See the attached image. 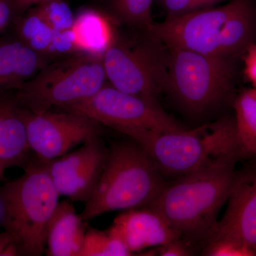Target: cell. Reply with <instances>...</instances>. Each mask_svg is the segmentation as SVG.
<instances>
[{"mask_svg":"<svg viewBox=\"0 0 256 256\" xmlns=\"http://www.w3.org/2000/svg\"><path fill=\"white\" fill-rule=\"evenodd\" d=\"M146 32L169 50L236 58L256 43V8L250 0H230L222 6L166 18Z\"/></svg>","mask_w":256,"mask_h":256,"instance_id":"6da1fadb","label":"cell"},{"mask_svg":"<svg viewBox=\"0 0 256 256\" xmlns=\"http://www.w3.org/2000/svg\"><path fill=\"white\" fill-rule=\"evenodd\" d=\"M117 131L139 143L166 180H176L213 165L236 164L252 158L240 142L235 119L230 116L178 132H158L137 128Z\"/></svg>","mask_w":256,"mask_h":256,"instance_id":"7a4b0ae2","label":"cell"},{"mask_svg":"<svg viewBox=\"0 0 256 256\" xmlns=\"http://www.w3.org/2000/svg\"><path fill=\"white\" fill-rule=\"evenodd\" d=\"M236 165H213L169 182L149 207L162 216L182 238L204 248L228 202Z\"/></svg>","mask_w":256,"mask_h":256,"instance_id":"3957f363","label":"cell"},{"mask_svg":"<svg viewBox=\"0 0 256 256\" xmlns=\"http://www.w3.org/2000/svg\"><path fill=\"white\" fill-rule=\"evenodd\" d=\"M169 182L139 143H114L94 193L80 214L84 222L108 212L149 207Z\"/></svg>","mask_w":256,"mask_h":256,"instance_id":"277c9868","label":"cell"},{"mask_svg":"<svg viewBox=\"0 0 256 256\" xmlns=\"http://www.w3.org/2000/svg\"><path fill=\"white\" fill-rule=\"evenodd\" d=\"M60 196L41 162L28 163L22 175L0 184V222L16 256L46 252L47 228Z\"/></svg>","mask_w":256,"mask_h":256,"instance_id":"5b68a950","label":"cell"},{"mask_svg":"<svg viewBox=\"0 0 256 256\" xmlns=\"http://www.w3.org/2000/svg\"><path fill=\"white\" fill-rule=\"evenodd\" d=\"M169 50L164 92L184 114L204 118L234 104V58Z\"/></svg>","mask_w":256,"mask_h":256,"instance_id":"8992f818","label":"cell"},{"mask_svg":"<svg viewBox=\"0 0 256 256\" xmlns=\"http://www.w3.org/2000/svg\"><path fill=\"white\" fill-rule=\"evenodd\" d=\"M102 56L76 54L46 64L16 89L20 105L34 112L66 109L87 100L105 86Z\"/></svg>","mask_w":256,"mask_h":256,"instance_id":"52a82bcc","label":"cell"},{"mask_svg":"<svg viewBox=\"0 0 256 256\" xmlns=\"http://www.w3.org/2000/svg\"><path fill=\"white\" fill-rule=\"evenodd\" d=\"M154 44L130 45L116 38L102 55L111 86L121 92L156 100L164 92L168 55Z\"/></svg>","mask_w":256,"mask_h":256,"instance_id":"ba28073f","label":"cell"},{"mask_svg":"<svg viewBox=\"0 0 256 256\" xmlns=\"http://www.w3.org/2000/svg\"><path fill=\"white\" fill-rule=\"evenodd\" d=\"M64 110L84 114L116 130L128 128L158 132L186 130L165 112L156 100L121 92L112 86H104L92 97Z\"/></svg>","mask_w":256,"mask_h":256,"instance_id":"9c48e42d","label":"cell"},{"mask_svg":"<svg viewBox=\"0 0 256 256\" xmlns=\"http://www.w3.org/2000/svg\"><path fill=\"white\" fill-rule=\"evenodd\" d=\"M22 108L28 146L42 163L60 158L76 146L100 136L99 124L78 112H34Z\"/></svg>","mask_w":256,"mask_h":256,"instance_id":"30bf717a","label":"cell"},{"mask_svg":"<svg viewBox=\"0 0 256 256\" xmlns=\"http://www.w3.org/2000/svg\"><path fill=\"white\" fill-rule=\"evenodd\" d=\"M108 148L100 136L78 149L42 163L60 196L72 202H87L98 182L107 158Z\"/></svg>","mask_w":256,"mask_h":256,"instance_id":"8fae6325","label":"cell"},{"mask_svg":"<svg viewBox=\"0 0 256 256\" xmlns=\"http://www.w3.org/2000/svg\"><path fill=\"white\" fill-rule=\"evenodd\" d=\"M227 202L226 210L210 242L234 240L248 248L256 256V159L255 162L236 170Z\"/></svg>","mask_w":256,"mask_h":256,"instance_id":"7c38bea8","label":"cell"},{"mask_svg":"<svg viewBox=\"0 0 256 256\" xmlns=\"http://www.w3.org/2000/svg\"><path fill=\"white\" fill-rule=\"evenodd\" d=\"M107 230L132 255L181 238L162 216L150 207L124 210Z\"/></svg>","mask_w":256,"mask_h":256,"instance_id":"4fadbf2b","label":"cell"},{"mask_svg":"<svg viewBox=\"0 0 256 256\" xmlns=\"http://www.w3.org/2000/svg\"><path fill=\"white\" fill-rule=\"evenodd\" d=\"M0 92V168H26L31 150L26 137L22 108L15 94Z\"/></svg>","mask_w":256,"mask_h":256,"instance_id":"5bb4252c","label":"cell"},{"mask_svg":"<svg viewBox=\"0 0 256 256\" xmlns=\"http://www.w3.org/2000/svg\"><path fill=\"white\" fill-rule=\"evenodd\" d=\"M86 230L72 203L58 202L47 228L46 255L80 256Z\"/></svg>","mask_w":256,"mask_h":256,"instance_id":"9a60e30c","label":"cell"},{"mask_svg":"<svg viewBox=\"0 0 256 256\" xmlns=\"http://www.w3.org/2000/svg\"><path fill=\"white\" fill-rule=\"evenodd\" d=\"M46 60L14 35L0 42V92L16 90L46 65Z\"/></svg>","mask_w":256,"mask_h":256,"instance_id":"2e32d148","label":"cell"},{"mask_svg":"<svg viewBox=\"0 0 256 256\" xmlns=\"http://www.w3.org/2000/svg\"><path fill=\"white\" fill-rule=\"evenodd\" d=\"M79 54L102 56L116 40L110 18L94 10H86L77 15L73 26Z\"/></svg>","mask_w":256,"mask_h":256,"instance_id":"e0dca14e","label":"cell"},{"mask_svg":"<svg viewBox=\"0 0 256 256\" xmlns=\"http://www.w3.org/2000/svg\"><path fill=\"white\" fill-rule=\"evenodd\" d=\"M233 106L240 142L250 158L256 160V89H244L236 96Z\"/></svg>","mask_w":256,"mask_h":256,"instance_id":"ac0fdd59","label":"cell"},{"mask_svg":"<svg viewBox=\"0 0 256 256\" xmlns=\"http://www.w3.org/2000/svg\"><path fill=\"white\" fill-rule=\"evenodd\" d=\"M133 256L126 246L108 230L88 228L80 256Z\"/></svg>","mask_w":256,"mask_h":256,"instance_id":"d6986e66","label":"cell"},{"mask_svg":"<svg viewBox=\"0 0 256 256\" xmlns=\"http://www.w3.org/2000/svg\"><path fill=\"white\" fill-rule=\"evenodd\" d=\"M154 0H114V9L121 20L148 31L153 24L152 8Z\"/></svg>","mask_w":256,"mask_h":256,"instance_id":"ffe728a7","label":"cell"},{"mask_svg":"<svg viewBox=\"0 0 256 256\" xmlns=\"http://www.w3.org/2000/svg\"><path fill=\"white\" fill-rule=\"evenodd\" d=\"M47 23L55 32L67 30L73 26L74 16L69 5L63 0H48L38 6Z\"/></svg>","mask_w":256,"mask_h":256,"instance_id":"44dd1931","label":"cell"},{"mask_svg":"<svg viewBox=\"0 0 256 256\" xmlns=\"http://www.w3.org/2000/svg\"><path fill=\"white\" fill-rule=\"evenodd\" d=\"M168 13V18H174L197 10L216 6L227 0H158Z\"/></svg>","mask_w":256,"mask_h":256,"instance_id":"7402d4cb","label":"cell"},{"mask_svg":"<svg viewBox=\"0 0 256 256\" xmlns=\"http://www.w3.org/2000/svg\"><path fill=\"white\" fill-rule=\"evenodd\" d=\"M202 255L210 256H256L248 248L228 239H215L205 246Z\"/></svg>","mask_w":256,"mask_h":256,"instance_id":"603a6c76","label":"cell"},{"mask_svg":"<svg viewBox=\"0 0 256 256\" xmlns=\"http://www.w3.org/2000/svg\"><path fill=\"white\" fill-rule=\"evenodd\" d=\"M79 54L75 33L72 28L62 31L55 32L48 57L69 56Z\"/></svg>","mask_w":256,"mask_h":256,"instance_id":"cb8c5ba5","label":"cell"},{"mask_svg":"<svg viewBox=\"0 0 256 256\" xmlns=\"http://www.w3.org/2000/svg\"><path fill=\"white\" fill-rule=\"evenodd\" d=\"M197 248L184 239L180 238L153 249L154 256H188L196 254Z\"/></svg>","mask_w":256,"mask_h":256,"instance_id":"d4e9b609","label":"cell"},{"mask_svg":"<svg viewBox=\"0 0 256 256\" xmlns=\"http://www.w3.org/2000/svg\"><path fill=\"white\" fill-rule=\"evenodd\" d=\"M242 58L244 60V76L250 82L252 88L256 89V43L248 47Z\"/></svg>","mask_w":256,"mask_h":256,"instance_id":"484cf974","label":"cell"},{"mask_svg":"<svg viewBox=\"0 0 256 256\" xmlns=\"http://www.w3.org/2000/svg\"><path fill=\"white\" fill-rule=\"evenodd\" d=\"M18 16L12 0H0V31L4 32L12 25Z\"/></svg>","mask_w":256,"mask_h":256,"instance_id":"4316f807","label":"cell"},{"mask_svg":"<svg viewBox=\"0 0 256 256\" xmlns=\"http://www.w3.org/2000/svg\"><path fill=\"white\" fill-rule=\"evenodd\" d=\"M16 256V252L9 234L4 230L0 232V256Z\"/></svg>","mask_w":256,"mask_h":256,"instance_id":"83f0119b","label":"cell"},{"mask_svg":"<svg viewBox=\"0 0 256 256\" xmlns=\"http://www.w3.org/2000/svg\"><path fill=\"white\" fill-rule=\"evenodd\" d=\"M15 10L18 15L22 14L30 6L40 4L41 0H12Z\"/></svg>","mask_w":256,"mask_h":256,"instance_id":"f1b7e54d","label":"cell"},{"mask_svg":"<svg viewBox=\"0 0 256 256\" xmlns=\"http://www.w3.org/2000/svg\"><path fill=\"white\" fill-rule=\"evenodd\" d=\"M4 172H5L4 171V170H2V169L1 168H0V181H1V180H2L3 178H4Z\"/></svg>","mask_w":256,"mask_h":256,"instance_id":"f546056e","label":"cell"},{"mask_svg":"<svg viewBox=\"0 0 256 256\" xmlns=\"http://www.w3.org/2000/svg\"><path fill=\"white\" fill-rule=\"evenodd\" d=\"M46 1H48V0H41V2H46ZM40 2V3H41Z\"/></svg>","mask_w":256,"mask_h":256,"instance_id":"4dcf8cb0","label":"cell"},{"mask_svg":"<svg viewBox=\"0 0 256 256\" xmlns=\"http://www.w3.org/2000/svg\"><path fill=\"white\" fill-rule=\"evenodd\" d=\"M2 33H3V32H2L0 31V35H1V34H2Z\"/></svg>","mask_w":256,"mask_h":256,"instance_id":"1f68e13d","label":"cell"}]
</instances>
